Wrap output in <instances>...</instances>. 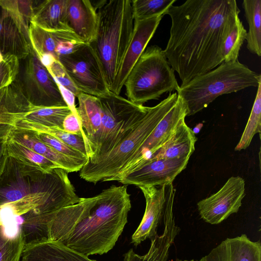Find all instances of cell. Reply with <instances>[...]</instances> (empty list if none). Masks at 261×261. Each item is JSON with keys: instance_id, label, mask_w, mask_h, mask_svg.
<instances>
[{"instance_id": "38", "label": "cell", "mask_w": 261, "mask_h": 261, "mask_svg": "<svg viewBox=\"0 0 261 261\" xmlns=\"http://www.w3.org/2000/svg\"><path fill=\"white\" fill-rule=\"evenodd\" d=\"M58 85L67 106L70 109L71 112L77 117L80 121V119L77 112V109L75 105V95L72 92L64 87L58 84Z\"/></svg>"}, {"instance_id": "43", "label": "cell", "mask_w": 261, "mask_h": 261, "mask_svg": "<svg viewBox=\"0 0 261 261\" xmlns=\"http://www.w3.org/2000/svg\"><path fill=\"white\" fill-rule=\"evenodd\" d=\"M2 225H4V223H3V221L1 220V219H0V226H1Z\"/></svg>"}, {"instance_id": "5", "label": "cell", "mask_w": 261, "mask_h": 261, "mask_svg": "<svg viewBox=\"0 0 261 261\" xmlns=\"http://www.w3.org/2000/svg\"><path fill=\"white\" fill-rule=\"evenodd\" d=\"M261 75L238 60L225 62L180 85L177 93L187 109V116L206 108L218 96L248 87H257Z\"/></svg>"}, {"instance_id": "39", "label": "cell", "mask_w": 261, "mask_h": 261, "mask_svg": "<svg viewBox=\"0 0 261 261\" xmlns=\"http://www.w3.org/2000/svg\"><path fill=\"white\" fill-rule=\"evenodd\" d=\"M8 135L0 137V176L5 167L8 153L7 149Z\"/></svg>"}, {"instance_id": "35", "label": "cell", "mask_w": 261, "mask_h": 261, "mask_svg": "<svg viewBox=\"0 0 261 261\" xmlns=\"http://www.w3.org/2000/svg\"><path fill=\"white\" fill-rule=\"evenodd\" d=\"M42 63L57 84L70 91L76 97L81 94V92L72 82L65 68L59 60L50 57L44 59Z\"/></svg>"}, {"instance_id": "31", "label": "cell", "mask_w": 261, "mask_h": 261, "mask_svg": "<svg viewBox=\"0 0 261 261\" xmlns=\"http://www.w3.org/2000/svg\"><path fill=\"white\" fill-rule=\"evenodd\" d=\"M261 126V82L257 86V92L251 111L241 139L236 146V151L246 149L250 144L254 135L260 133Z\"/></svg>"}, {"instance_id": "41", "label": "cell", "mask_w": 261, "mask_h": 261, "mask_svg": "<svg viewBox=\"0 0 261 261\" xmlns=\"http://www.w3.org/2000/svg\"><path fill=\"white\" fill-rule=\"evenodd\" d=\"M4 59V56L2 54V53L0 52V63L3 61Z\"/></svg>"}, {"instance_id": "13", "label": "cell", "mask_w": 261, "mask_h": 261, "mask_svg": "<svg viewBox=\"0 0 261 261\" xmlns=\"http://www.w3.org/2000/svg\"><path fill=\"white\" fill-rule=\"evenodd\" d=\"M186 116V107L178 96L174 107L159 122L139 149L112 181H119L148 160L168 140L177 125Z\"/></svg>"}, {"instance_id": "1", "label": "cell", "mask_w": 261, "mask_h": 261, "mask_svg": "<svg viewBox=\"0 0 261 261\" xmlns=\"http://www.w3.org/2000/svg\"><path fill=\"white\" fill-rule=\"evenodd\" d=\"M240 12L235 0H188L168 9L171 25L163 53L181 85L224 62L223 43Z\"/></svg>"}, {"instance_id": "17", "label": "cell", "mask_w": 261, "mask_h": 261, "mask_svg": "<svg viewBox=\"0 0 261 261\" xmlns=\"http://www.w3.org/2000/svg\"><path fill=\"white\" fill-rule=\"evenodd\" d=\"M173 204V199H166L163 213V233L151 240L148 252L143 255H140L130 249L123 255V261H167L170 248L180 231V228L175 223Z\"/></svg>"}, {"instance_id": "28", "label": "cell", "mask_w": 261, "mask_h": 261, "mask_svg": "<svg viewBox=\"0 0 261 261\" xmlns=\"http://www.w3.org/2000/svg\"><path fill=\"white\" fill-rule=\"evenodd\" d=\"M15 127L49 135L88 157L86 143L82 135L70 134L58 127L44 126L24 119L18 120Z\"/></svg>"}, {"instance_id": "36", "label": "cell", "mask_w": 261, "mask_h": 261, "mask_svg": "<svg viewBox=\"0 0 261 261\" xmlns=\"http://www.w3.org/2000/svg\"><path fill=\"white\" fill-rule=\"evenodd\" d=\"M19 67V59L12 55L4 56L0 63V90L12 84L16 79Z\"/></svg>"}, {"instance_id": "25", "label": "cell", "mask_w": 261, "mask_h": 261, "mask_svg": "<svg viewBox=\"0 0 261 261\" xmlns=\"http://www.w3.org/2000/svg\"><path fill=\"white\" fill-rule=\"evenodd\" d=\"M185 120L179 123L168 140L148 159L190 158L195 150L197 138Z\"/></svg>"}, {"instance_id": "32", "label": "cell", "mask_w": 261, "mask_h": 261, "mask_svg": "<svg viewBox=\"0 0 261 261\" xmlns=\"http://www.w3.org/2000/svg\"><path fill=\"white\" fill-rule=\"evenodd\" d=\"M176 0H133L132 7L134 21L164 16Z\"/></svg>"}, {"instance_id": "23", "label": "cell", "mask_w": 261, "mask_h": 261, "mask_svg": "<svg viewBox=\"0 0 261 261\" xmlns=\"http://www.w3.org/2000/svg\"><path fill=\"white\" fill-rule=\"evenodd\" d=\"M67 2L68 0L37 1L33 9L30 22L49 32L72 31L67 22Z\"/></svg>"}, {"instance_id": "16", "label": "cell", "mask_w": 261, "mask_h": 261, "mask_svg": "<svg viewBox=\"0 0 261 261\" xmlns=\"http://www.w3.org/2000/svg\"><path fill=\"white\" fill-rule=\"evenodd\" d=\"M29 35L32 48L39 58L50 55L60 57L74 51L84 43L73 32H49L30 22Z\"/></svg>"}, {"instance_id": "18", "label": "cell", "mask_w": 261, "mask_h": 261, "mask_svg": "<svg viewBox=\"0 0 261 261\" xmlns=\"http://www.w3.org/2000/svg\"><path fill=\"white\" fill-rule=\"evenodd\" d=\"M165 187L166 185L139 187L144 196L146 206L142 219L132 236L131 242L135 246L158 235L157 228L163 216L165 201Z\"/></svg>"}, {"instance_id": "15", "label": "cell", "mask_w": 261, "mask_h": 261, "mask_svg": "<svg viewBox=\"0 0 261 261\" xmlns=\"http://www.w3.org/2000/svg\"><path fill=\"white\" fill-rule=\"evenodd\" d=\"M163 16L134 21L131 40L122 59L111 91L119 95L134 66L154 34Z\"/></svg>"}, {"instance_id": "4", "label": "cell", "mask_w": 261, "mask_h": 261, "mask_svg": "<svg viewBox=\"0 0 261 261\" xmlns=\"http://www.w3.org/2000/svg\"><path fill=\"white\" fill-rule=\"evenodd\" d=\"M97 10V32L90 45L102 64L111 91L133 33L132 1H105Z\"/></svg>"}, {"instance_id": "30", "label": "cell", "mask_w": 261, "mask_h": 261, "mask_svg": "<svg viewBox=\"0 0 261 261\" xmlns=\"http://www.w3.org/2000/svg\"><path fill=\"white\" fill-rule=\"evenodd\" d=\"M68 107H35L28 112L22 119L47 127L63 129L65 118L71 113Z\"/></svg>"}, {"instance_id": "7", "label": "cell", "mask_w": 261, "mask_h": 261, "mask_svg": "<svg viewBox=\"0 0 261 261\" xmlns=\"http://www.w3.org/2000/svg\"><path fill=\"white\" fill-rule=\"evenodd\" d=\"M98 98L102 110L101 122L98 132L88 138L89 163L99 160L112 151L128 135L149 108L112 92Z\"/></svg>"}, {"instance_id": "42", "label": "cell", "mask_w": 261, "mask_h": 261, "mask_svg": "<svg viewBox=\"0 0 261 261\" xmlns=\"http://www.w3.org/2000/svg\"><path fill=\"white\" fill-rule=\"evenodd\" d=\"M176 261H195L194 260V259H192V260H181V259H176Z\"/></svg>"}, {"instance_id": "33", "label": "cell", "mask_w": 261, "mask_h": 261, "mask_svg": "<svg viewBox=\"0 0 261 261\" xmlns=\"http://www.w3.org/2000/svg\"><path fill=\"white\" fill-rule=\"evenodd\" d=\"M24 246L20 228L11 237L6 233L4 225L0 226V261H20Z\"/></svg>"}, {"instance_id": "3", "label": "cell", "mask_w": 261, "mask_h": 261, "mask_svg": "<svg viewBox=\"0 0 261 261\" xmlns=\"http://www.w3.org/2000/svg\"><path fill=\"white\" fill-rule=\"evenodd\" d=\"M80 199L64 169L46 172L8 156L0 176V219L3 222L36 208L55 213Z\"/></svg>"}, {"instance_id": "22", "label": "cell", "mask_w": 261, "mask_h": 261, "mask_svg": "<svg viewBox=\"0 0 261 261\" xmlns=\"http://www.w3.org/2000/svg\"><path fill=\"white\" fill-rule=\"evenodd\" d=\"M34 107L24 98L14 82L0 90V137L7 136Z\"/></svg>"}, {"instance_id": "24", "label": "cell", "mask_w": 261, "mask_h": 261, "mask_svg": "<svg viewBox=\"0 0 261 261\" xmlns=\"http://www.w3.org/2000/svg\"><path fill=\"white\" fill-rule=\"evenodd\" d=\"M20 261H96L65 246L48 240L24 246Z\"/></svg>"}, {"instance_id": "37", "label": "cell", "mask_w": 261, "mask_h": 261, "mask_svg": "<svg viewBox=\"0 0 261 261\" xmlns=\"http://www.w3.org/2000/svg\"><path fill=\"white\" fill-rule=\"evenodd\" d=\"M35 134L41 141L63 155L76 159L89 160L80 151L49 135L38 132H35Z\"/></svg>"}, {"instance_id": "2", "label": "cell", "mask_w": 261, "mask_h": 261, "mask_svg": "<svg viewBox=\"0 0 261 261\" xmlns=\"http://www.w3.org/2000/svg\"><path fill=\"white\" fill-rule=\"evenodd\" d=\"M131 206L125 186L113 185L95 196L81 198L57 212L49 226V240L88 257L107 253L121 236Z\"/></svg>"}, {"instance_id": "26", "label": "cell", "mask_w": 261, "mask_h": 261, "mask_svg": "<svg viewBox=\"0 0 261 261\" xmlns=\"http://www.w3.org/2000/svg\"><path fill=\"white\" fill-rule=\"evenodd\" d=\"M77 98V114L88 139L93 136L100 127L102 118L100 102L98 97L82 92Z\"/></svg>"}, {"instance_id": "40", "label": "cell", "mask_w": 261, "mask_h": 261, "mask_svg": "<svg viewBox=\"0 0 261 261\" xmlns=\"http://www.w3.org/2000/svg\"><path fill=\"white\" fill-rule=\"evenodd\" d=\"M202 126V124H198V125L195 127L193 129H192L193 132L195 134H198V132L200 130Z\"/></svg>"}, {"instance_id": "11", "label": "cell", "mask_w": 261, "mask_h": 261, "mask_svg": "<svg viewBox=\"0 0 261 261\" xmlns=\"http://www.w3.org/2000/svg\"><path fill=\"white\" fill-rule=\"evenodd\" d=\"M30 18L20 1L0 0V52L21 59L30 53Z\"/></svg>"}, {"instance_id": "8", "label": "cell", "mask_w": 261, "mask_h": 261, "mask_svg": "<svg viewBox=\"0 0 261 261\" xmlns=\"http://www.w3.org/2000/svg\"><path fill=\"white\" fill-rule=\"evenodd\" d=\"M124 86L128 99L138 105L158 99L164 93L177 91L179 87L174 71L168 62L163 50L157 45L146 48Z\"/></svg>"}, {"instance_id": "9", "label": "cell", "mask_w": 261, "mask_h": 261, "mask_svg": "<svg viewBox=\"0 0 261 261\" xmlns=\"http://www.w3.org/2000/svg\"><path fill=\"white\" fill-rule=\"evenodd\" d=\"M14 83L24 98L34 107L67 106L57 83L32 45L28 55L19 60V71Z\"/></svg>"}, {"instance_id": "12", "label": "cell", "mask_w": 261, "mask_h": 261, "mask_svg": "<svg viewBox=\"0 0 261 261\" xmlns=\"http://www.w3.org/2000/svg\"><path fill=\"white\" fill-rule=\"evenodd\" d=\"M245 185L243 178L230 177L217 192L197 203L201 218L211 224H218L237 213L245 195Z\"/></svg>"}, {"instance_id": "34", "label": "cell", "mask_w": 261, "mask_h": 261, "mask_svg": "<svg viewBox=\"0 0 261 261\" xmlns=\"http://www.w3.org/2000/svg\"><path fill=\"white\" fill-rule=\"evenodd\" d=\"M247 32L242 22L239 19L223 43L222 53L224 62L238 60L239 51L246 40Z\"/></svg>"}, {"instance_id": "10", "label": "cell", "mask_w": 261, "mask_h": 261, "mask_svg": "<svg viewBox=\"0 0 261 261\" xmlns=\"http://www.w3.org/2000/svg\"><path fill=\"white\" fill-rule=\"evenodd\" d=\"M58 60L81 92L97 97L111 93L102 64L90 44H84Z\"/></svg>"}, {"instance_id": "20", "label": "cell", "mask_w": 261, "mask_h": 261, "mask_svg": "<svg viewBox=\"0 0 261 261\" xmlns=\"http://www.w3.org/2000/svg\"><path fill=\"white\" fill-rule=\"evenodd\" d=\"M8 137L48 159L68 173L80 171L88 161L61 154L38 139L33 130L15 127L9 132Z\"/></svg>"}, {"instance_id": "21", "label": "cell", "mask_w": 261, "mask_h": 261, "mask_svg": "<svg viewBox=\"0 0 261 261\" xmlns=\"http://www.w3.org/2000/svg\"><path fill=\"white\" fill-rule=\"evenodd\" d=\"M67 19L70 29L85 44L94 40L98 27L97 9L88 0H68Z\"/></svg>"}, {"instance_id": "19", "label": "cell", "mask_w": 261, "mask_h": 261, "mask_svg": "<svg viewBox=\"0 0 261 261\" xmlns=\"http://www.w3.org/2000/svg\"><path fill=\"white\" fill-rule=\"evenodd\" d=\"M198 261H261V244L242 234L223 241Z\"/></svg>"}, {"instance_id": "27", "label": "cell", "mask_w": 261, "mask_h": 261, "mask_svg": "<svg viewBox=\"0 0 261 261\" xmlns=\"http://www.w3.org/2000/svg\"><path fill=\"white\" fill-rule=\"evenodd\" d=\"M242 6L249 25L247 48L253 54L261 56V0H244Z\"/></svg>"}, {"instance_id": "6", "label": "cell", "mask_w": 261, "mask_h": 261, "mask_svg": "<svg viewBox=\"0 0 261 261\" xmlns=\"http://www.w3.org/2000/svg\"><path fill=\"white\" fill-rule=\"evenodd\" d=\"M177 99V92L170 93L160 103L149 107L144 117L112 151L95 162H87L83 167L80 171V177L94 184L112 181L139 149L159 122L174 107Z\"/></svg>"}, {"instance_id": "14", "label": "cell", "mask_w": 261, "mask_h": 261, "mask_svg": "<svg viewBox=\"0 0 261 261\" xmlns=\"http://www.w3.org/2000/svg\"><path fill=\"white\" fill-rule=\"evenodd\" d=\"M189 160V158L148 159L118 182L138 187L167 185L172 183L186 168Z\"/></svg>"}, {"instance_id": "29", "label": "cell", "mask_w": 261, "mask_h": 261, "mask_svg": "<svg viewBox=\"0 0 261 261\" xmlns=\"http://www.w3.org/2000/svg\"><path fill=\"white\" fill-rule=\"evenodd\" d=\"M7 149L8 155L31 166L49 172L59 168L56 164L43 156L36 153L8 137Z\"/></svg>"}]
</instances>
